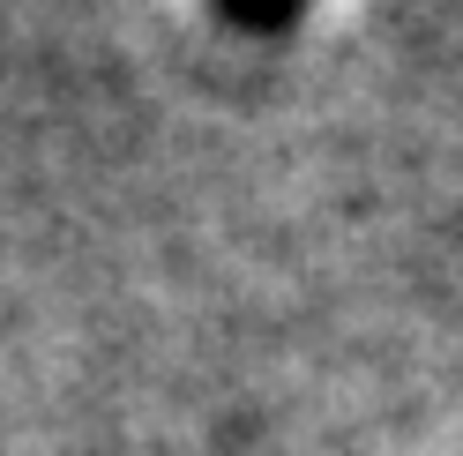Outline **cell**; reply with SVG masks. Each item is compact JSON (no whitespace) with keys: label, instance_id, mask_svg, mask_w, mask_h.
Here are the masks:
<instances>
[{"label":"cell","instance_id":"cell-1","mask_svg":"<svg viewBox=\"0 0 463 456\" xmlns=\"http://www.w3.org/2000/svg\"><path fill=\"white\" fill-rule=\"evenodd\" d=\"M210 8L232 23V31H247V38H292L307 0H210Z\"/></svg>","mask_w":463,"mask_h":456}]
</instances>
